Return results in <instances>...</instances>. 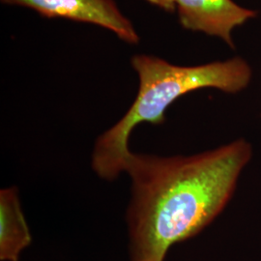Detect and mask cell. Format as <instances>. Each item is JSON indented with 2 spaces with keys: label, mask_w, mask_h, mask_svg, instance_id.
Segmentation results:
<instances>
[{
  "label": "cell",
  "mask_w": 261,
  "mask_h": 261,
  "mask_svg": "<svg viewBox=\"0 0 261 261\" xmlns=\"http://www.w3.org/2000/svg\"><path fill=\"white\" fill-rule=\"evenodd\" d=\"M130 62L140 79L137 98L121 119L98 138L92 154L94 171L107 181L125 172L130 134L140 123L162 125L168 107L186 94L203 88L240 93L252 79V67L241 56L202 65L178 66L156 56L137 55Z\"/></svg>",
  "instance_id": "obj_2"
},
{
  "label": "cell",
  "mask_w": 261,
  "mask_h": 261,
  "mask_svg": "<svg viewBox=\"0 0 261 261\" xmlns=\"http://www.w3.org/2000/svg\"><path fill=\"white\" fill-rule=\"evenodd\" d=\"M36 11L47 18H62L107 28L129 44H138L137 30L113 0H1Z\"/></svg>",
  "instance_id": "obj_3"
},
{
  "label": "cell",
  "mask_w": 261,
  "mask_h": 261,
  "mask_svg": "<svg viewBox=\"0 0 261 261\" xmlns=\"http://www.w3.org/2000/svg\"><path fill=\"white\" fill-rule=\"evenodd\" d=\"M252 157L244 139L192 156L130 152V261H164L172 246L200 233L228 204Z\"/></svg>",
  "instance_id": "obj_1"
},
{
  "label": "cell",
  "mask_w": 261,
  "mask_h": 261,
  "mask_svg": "<svg viewBox=\"0 0 261 261\" xmlns=\"http://www.w3.org/2000/svg\"><path fill=\"white\" fill-rule=\"evenodd\" d=\"M32 237L19 201V191L9 187L0 191V260L19 261Z\"/></svg>",
  "instance_id": "obj_5"
},
{
  "label": "cell",
  "mask_w": 261,
  "mask_h": 261,
  "mask_svg": "<svg viewBox=\"0 0 261 261\" xmlns=\"http://www.w3.org/2000/svg\"><path fill=\"white\" fill-rule=\"evenodd\" d=\"M174 2L182 28L219 38L230 48H235V28L258 16L257 11L243 7L233 0H174Z\"/></svg>",
  "instance_id": "obj_4"
},
{
  "label": "cell",
  "mask_w": 261,
  "mask_h": 261,
  "mask_svg": "<svg viewBox=\"0 0 261 261\" xmlns=\"http://www.w3.org/2000/svg\"><path fill=\"white\" fill-rule=\"evenodd\" d=\"M146 1L169 13H172L176 10L174 0H146Z\"/></svg>",
  "instance_id": "obj_6"
}]
</instances>
